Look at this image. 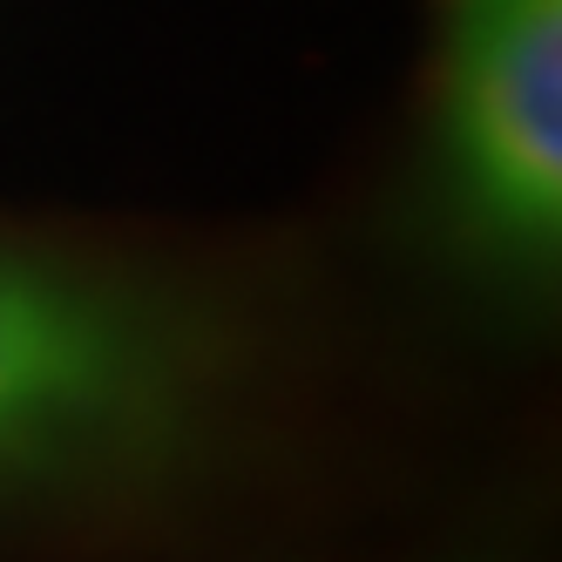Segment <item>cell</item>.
I'll return each instance as SVG.
<instances>
[{
    "label": "cell",
    "instance_id": "cell-2",
    "mask_svg": "<svg viewBox=\"0 0 562 562\" xmlns=\"http://www.w3.org/2000/svg\"><path fill=\"white\" fill-rule=\"evenodd\" d=\"M440 204L461 245L515 278L562 251V0H448Z\"/></svg>",
    "mask_w": 562,
    "mask_h": 562
},
{
    "label": "cell",
    "instance_id": "cell-1",
    "mask_svg": "<svg viewBox=\"0 0 562 562\" xmlns=\"http://www.w3.org/2000/svg\"><path fill=\"white\" fill-rule=\"evenodd\" d=\"M183 346L136 292L0 251V481L102 468L183 407Z\"/></svg>",
    "mask_w": 562,
    "mask_h": 562
}]
</instances>
